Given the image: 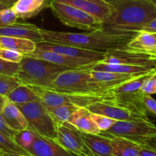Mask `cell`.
<instances>
[{
  "label": "cell",
  "mask_w": 156,
  "mask_h": 156,
  "mask_svg": "<svg viewBox=\"0 0 156 156\" xmlns=\"http://www.w3.org/2000/svg\"><path fill=\"white\" fill-rule=\"evenodd\" d=\"M0 156H1V155H0Z\"/></svg>",
  "instance_id": "cell-49"
},
{
  "label": "cell",
  "mask_w": 156,
  "mask_h": 156,
  "mask_svg": "<svg viewBox=\"0 0 156 156\" xmlns=\"http://www.w3.org/2000/svg\"><path fill=\"white\" fill-rule=\"evenodd\" d=\"M6 9V8L5 7V6H3L2 5L0 4V9Z\"/></svg>",
  "instance_id": "cell-46"
},
{
  "label": "cell",
  "mask_w": 156,
  "mask_h": 156,
  "mask_svg": "<svg viewBox=\"0 0 156 156\" xmlns=\"http://www.w3.org/2000/svg\"><path fill=\"white\" fill-rule=\"evenodd\" d=\"M20 82L15 77L0 74V94L7 96L14 88L20 85Z\"/></svg>",
  "instance_id": "cell-30"
},
{
  "label": "cell",
  "mask_w": 156,
  "mask_h": 156,
  "mask_svg": "<svg viewBox=\"0 0 156 156\" xmlns=\"http://www.w3.org/2000/svg\"><path fill=\"white\" fill-rule=\"evenodd\" d=\"M56 126L69 123L72 114L78 109V107L72 105H60L56 107H46Z\"/></svg>",
  "instance_id": "cell-28"
},
{
  "label": "cell",
  "mask_w": 156,
  "mask_h": 156,
  "mask_svg": "<svg viewBox=\"0 0 156 156\" xmlns=\"http://www.w3.org/2000/svg\"><path fill=\"white\" fill-rule=\"evenodd\" d=\"M143 75H130L105 71H90V83L97 91L106 92L126 82Z\"/></svg>",
  "instance_id": "cell-13"
},
{
  "label": "cell",
  "mask_w": 156,
  "mask_h": 156,
  "mask_svg": "<svg viewBox=\"0 0 156 156\" xmlns=\"http://www.w3.org/2000/svg\"><path fill=\"white\" fill-rule=\"evenodd\" d=\"M139 32H147L150 34H156V17L146 23L142 27Z\"/></svg>",
  "instance_id": "cell-39"
},
{
  "label": "cell",
  "mask_w": 156,
  "mask_h": 156,
  "mask_svg": "<svg viewBox=\"0 0 156 156\" xmlns=\"http://www.w3.org/2000/svg\"><path fill=\"white\" fill-rule=\"evenodd\" d=\"M146 1H148L149 2H150L151 4L153 5L156 8V0H146Z\"/></svg>",
  "instance_id": "cell-45"
},
{
  "label": "cell",
  "mask_w": 156,
  "mask_h": 156,
  "mask_svg": "<svg viewBox=\"0 0 156 156\" xmlns=\"http://www.w3.org/2000/svg\"><path fill=\"white\" fill-rule=\"evenodd\" d=\"M84 11L103 22L111 15L114 5L104 0H58Z\"/></svg>",
  "instance_id": "cell-17"
},
{
  "label": "cell",
  "mask_w": 156,
  "mask_h": 156,
  "mask_svg": "<svg viewBox=\"0 0 156 156\" xmlns=\"http://www.w3.org/2000/svg\"><path fill=\"white\" fill-rule=\"evenodd\" d=\"M87 109L91 113L106 116L117 121H149L147 113L140 112L115 103L114 101L95 102L88 106Z\"/></svg>",
  "instance_id": "cell-11"
},
{
  "label": "cell",
  "mask_w": 156,
  "mask_h": 156,
  "mask_svg": "<svg viewBox=\"0 0 156 156\" xmlns=\"http://www.w3.org/2000/svg\"><path fill=\"white\" fill-rule=\"evenodd\" d=\"M141 89L146 94H156V73L146 78L142 85Z\"/></svg>",
  "instance_id": "cell-36"
},
{
  "label": "cell",
  "mask_w": 156,
  "mask_h": 156,
  "mask_svg": "<svg viewBox=\"0 0 156 156\" xmlns=\"http://www.w3.org/2000/svg\"><path fill=\"white\" fill-rule=\"evenodd\" d=\"M0 155L1 156H31V155H22V154H18V153H9V152H1V151H0Z\"/></svg>",
  "instance_id": "cell-43"
},
{
  "label": "cell",
  "mask_w": 156,
  "mask_h": 156,
  "mask_svg": "<svg viewBox=\"0 0 156 156\" xmlns=\"http://www.w3.org/2000/svg\"><path fill=\"white\" fill-rule=\"evenodd\" d=\"M111 138L113 156H140L141 145L120 136Z\"/></svg>",
  "instance_id": "cell-24"
},
{
  "label": "cell",
  "mask_w": 156,
  "mask_h": 156,
  "mask_svg": "<svg viewBox=\"0 0 156 156\" xmlns=\"http://www.w3.org/2000/svg\"><path fill=\"white\" fill-rule=\"evenodd\" d=\"M16 15L12 9H0V27L11 25L17 21Z\"/></svg>",
  "instance_id": "cell-34"
},
{
  "label": "cell",
  "mask_w": 156,
  "mask_h": 156,
  "mask_svg": "<svg viewBox=\"0 0 156 156\" xmlns=\"http://www.w3.org/2000/svg\"><path fill=\"white\" fill-rule=\"evenodd\" d=\"M49 7L53 15L68 27L88 31L102 30V21L74 6L58 0H51Z\"/></svg>",
  "instance_id": "cell-6"
},
{
  "label": "cell",
  "mask_w": 156,
  "mask_h": 156,
  "mask_svg": "<svg viewBox=\"0 0 156 156\" xmlns=\"http://www.w3.org/2000/svg\"><path fill=\"white\" fill-rule=\"evenodd\" d=\"M91 112L87 108H79L69 119V123L79 129L80 132L91 134H100L101 129L91 117Z\"/></svg>",
  "instance_id": "cell-22"
},
{
  "label": "cell",
  "mask_w": 156,
  "mask_h": 156,
  "mask_svg": "<svg viewBox=\"0 0 156 156\" xmlns=\"http://www.w3.org/2000/svg\"><path fill=\"white\" fill-rule=\"evenodd\" d=\"M84 141L93 156H113L111 138L101 134L81 132Z\"/></svg>",
  "instance_id": "cell-21"
},
{
  "label": "cell",
  "mask_w": 156,
  "mask_h": 156,
  "mask_svg": "<svg viewBox=\"0 0 156 156\" xmlns=\"http://www.w3.org/2000/svg\"><path fill=\"white\" fill-rule=\"evenodd\" d=\"M26 151L31 156H75L60 146L56 140L36 132L31 144Z\"/></svg>",
  "instance_id": "cell-15"
},
{
  "label": "cell",
  "mask_w": 156,
  "mask_h": 156,
  "mask_svg": "<svg viewBox=\"0 0 156 156\" xmlns=\"http://www.w3.org/2000/svg\"><path fill=\"white\" fill-rule=\"evenodd\" d=\"M152 54H155L156 55V50H154V51L152 52Z\"/></svg>",
  "instance_id": "cell-47"
},
{
  "label": "cell",
  "mask_w": 156,
  "mask_h": 156,
  "mask_svg": "<svg viewBox=\"0 0 156 156\" xmlns=\"http://www.w3.org/2000/svg\"><path fill=\"white\" fill-rule=\"evenodd\" d=\"M99 62L141 66L156 69V55L124 47L108 51Z\"/></svg>",
  "instance_id": "cell-10"
},
{
  "label": "cell",
  "mask_w": 156,
  "mask_h": 156,
  "mask_svg": "<svg viewBox=\"0 0 156 156\" xmlns=\"http://www.w3.org/2000/svg\"><path fill=\"white\" fill-rule=\"evenodd\" d=\"M34 137V131L27 129L17 132L13 140L18 146L26 150V149L31 144Z\"/></svg>",
  "instance_id": "cell-31"
},
{
  "label": "cell",
  "mask_w": 156,
  "mask_h": 156,
  "mask_svg": "<svg viewBox=\"0 0 156 156\" xmlns=\"http://www.w3.org/2000/svg\"><path fill=\"white\" fill-rule=\"evenodd\" d=\"M126 47L152 53L156 50V37L155 34L139 32L129 41Z\"/></svg>",
  "instance_id": "cell-26"
},
{
  "label": "cell",
  "mask_w": 156,
  "mask_h": 156,
  "mask_svg": "<svg viewBox=\"0 0 156 156\" xmlns=\"http://www.w3.org/2000/svg\"><path fill=\"white\" fill-rule=\"evenodd\" d=\"M41 32L45 42L66 44L103 53L126 47L129 41L137 34L111 33L104 30L87 33H71L41 28Z\"/></svg>",
  "instance_id": "cell-1"
},
{
  "label": "cell",
  "mask_w": 156,
  "mask_h": 156,
  "mask_svg": "<svg viewBox=\"0 0 156 156\" xmlns=\"http://www.w3.org/2000/svg\"><path fill=\"white\" fill-rule=\"evenodd\" d=\"M105 136H120L147 145L156 143V125L149 121H117L108 130L101 132Z\"/></svg>",
  "instance_id": "cell-5"
},
{
  "label": "cell",
  "mask_w": 156,
  "mask_h": 156,
  "mask_svg": "<svg viewBox=\"0 0 156 156\" xmlns=\"http://www.w3.org/2000/svg\"><path fill=\"white\" fill-rule=\"evenodd\" d=\"M23 57H24V55L19 52L9 50V49L0 48V58L5 60L20 63Z\"/></svg>",
  "instance_id": "cell-35"
},
{
  "label": "cell",
  "mask_w": 156,
  "mask_h": 156,
  "mask_svg": "<svg viewBox=\"0 0 156 156\" xmlns=\"http://www.w3.org/2000/svg\"><path fill=\"white\" fill-rule=\"evenodd\" d=\"M20 68V64L0 58V74L15 77Z\"/></svg>",
  "instance_id": "cell-32"
},
{
  "label": "cell",
  "mask_w": 156,
  "mask_h": 156,
  "mask_svg": "<svg viewBox=\"0 0 156 156\" xmlns=\"http://www.w3.org/2000/svg\"><path fill=\"white\" fill-rule=\"evenodd\" d=\"M91 69L96 70V71L111 72V73L130 75H146L156 73L155 69L151 68V67L128 65V64L103 63V62H99L94 64Z\"/></svg>",
  "instance_id": "cell-23"
},
{
  "label": "cell",
  "mask_w": 156,
  "mask_h": 156,
  "mask_svg": "<svg viewBox=\"0 0 156 156\" xmlns=\"http://www.w3.org/2000/svg\"><path fill=\"white\" fill-rule=\"evenodd\" d=\"M28 87L39 96L41 101L45 107L72 105L78 108H87L95 102L114 101V98L107 91L100 94H65L51 91L44 87L30 85Z\"/></svg>",
  "instance_id": "cell-4"
},
{
  "label": "cell",
  "mask_w": 156,
  "mask_h": 156,
  "mask_svg": "<svg viewBox=\"0 0 156 156\" xmlns=\"http://www.w3.org/2000/svg\"><path fill=\"white\" fill-rule=\"evenodd\" d=\"M15 76L21 85L47 88L59 73L74 69L62 66L49 61L24 56Z\"/></svg>",
  "instance_id": "cell-3"
},
{
  "label": "cell",
  "mask_w": 156,
  "mask_h": 156,
  "mask_svg": "<svg viewBox=\"0 0 156 156\" xmlns=\"http://www.w3.org/2000/svg\"><path fill=\"white\" fill-rule=\"evenodd\" d=\"M56 141L75 156H93L82 138V133L71 123L56 126Z\"/></svg>",
  "instance_id": "cell-12"
},
{
  "label": "cell",
  "mask_w": 156,
  "mask_h": 156,
  "mask_svg": "<svg viewBox=\"0 0 156 156\" xmlns=\"http://www.w3.org/2000/svg\"><path fill=\"white\" fill-rule=\"evenodd\" d=\"M0 36L14 37L30 40L36 44L44 42L41 28L27 23H14L6 27H0Z\"/></svg>",
  "instance_id": "cell-18"
},
{
  "label": "cell",
  "mask_w": 156,
  "mask_h": 156,
  "mask_svg": "<svg viewBox=\"0 0 156 156\" xmlns=\"http://www.w3.org/2000/svg\"><path fill=\"white\" fill-rule=\"evenodd\" d=\"M0 48L15 50L27 56L36 50L37 44L25 38L0 36Z\"/></svg>",
  "instance_id": "cell-25"
},
{
  "label": "cell",
  "mask_w": 156,
  "mask_h": 156,
  "mask_svg": "<svg viewBox=\"0 0 156 156\" xmlns=\"http://www.w3.org/2000/svg\"><path fill=\"white\" fill-rule=\"evenodd\" d=\"M6 97L8 100L15 105H21L31 101H41L39 96L31 88L24 85H20L14 88Z\"/></svg>",
  "instance_id": "cell-27"
},
{
  "label": "cell",
  "mask_w": 156,
  "mask_h": 156,
  "mask_svg": "<svg viewBox=\"0 0 156 156\" xmlns=\"http://www.w3.org/2000/svg\"><path fill=\"white\" fill-rule=\"evenodd\" d=\"M153 73L143 75L136 78L116 88L108 90L107 92L114 98V101L115 103L135 111L147 113L143 103L144 92L142 91L141 88L146 78Z\"/></svg>",
  "instance_id": "cell-9"
},
{
  "label": "cell",
  "mask_w": 156,
  "mask_h": 156,
  "mask_svg": "<svg viewBox=\"0 0 156 156\" xmlns=\"http://www.w3.org/2000/svg\"><path fill=\"white\" fill-rule=\"evenodd\" d=\"M7 100H8L7 97H5V96L1 95V94H0V114H1L2 111L3 107H4L5 104L6 103Z\"/></svg>",
  "instance_id": "cell-42"
},
{
  "label": "cell",
  "mask_w": 156,
  "mask_h": 156,
  "mask_svg": "<svg viewBox=\"0 0 156 156\" xmlns=\"http://www.w3.org/2000/svg\"><path fill=\"white\" fill-rule=\"evenodd\" d=\"M31 57L37 58V59H44L49 61L53 63L62 66L69 67L74 69H91L94 64L98 62L90 59H82V58H76L66 55L60 54V53H54L50 51H44L36 49L33 53L27 55Z\"/></svg>",
  "instance_id": "cell-14"
},
{
  "label": "cell",
  "mask_w": 156,
  "mask_h": 156,
  "mask_svg": "<svg viewBox=\"0 0 156 156\" xmlns=\"http://www.w3.org/2000/svg\"><path fill=\"white\" fill-rule=\"evenodd\" d=\"M0 132L2 133L5 135L8 136L10 137V138L12 139H14L15 133H17L15 132V131L12 130V129H10V128L5 124V123L4 122L3 119L2 118L1 115H0Z\"/></svg>",
  "instance_id": "cell-40"
},
{
  "label": "cell",
  "mask_w": 156,
  "mask_h": 156,
  "mask_svg": "<svg viewBox=\"0 0 156 156\" xmlns=\"http://www.w3.org/2000/svg\"><path fill=\"white\" fill-rule=\"evenodd\" d=\"M0 151L9 153H18L22 155H30L27 151L18 146L13 139L0 132Z\"/></svg>",
  "instance_id": "cell-29"
},
{
  "label": "cell",
  "mask_w": 156,
  "mask_h": 156,
  "mask_svg": "<svg viewBox=\"0 0 156 156\" xmlns=\"http://www.w3.org/2000/svg\"><path fill=\"white\" fill-rule=\"evenodd\" d=\"M16 105L27 120L29 129L41 136L56 140V125L42 102L31 101Z\"/></svg>",
  "instance_id": "cell-8"
},
{
  "label": "cell",
  "mask_w": 156,
  "mask_h": 156,
  "mask_svg": "<svg viewBox=\"0 0 156 156\" xmlns=\"http://www.w3.org/2000/svg\"><path fill=\"white\" fill-rule=\"evenodd\" d=\"M104 1H105L106 2L109 3V4L114 5L117 4V3H118V2H120L123 1V0H104Z\"/></svg>",
  "instance_id": "cell-44"
},
{
  "label": "cell",
  "mask_w": 156,
  "mask_h": 156,
  "mask_svg": "<svg viewBox=\"0 0 156 156\" xmlns=\"http://www.w3.org/2000/svg\"><path fill=\"white\" fill-rule=\"evenodd\" d=\"M37 49L40 50H44V51L54 52V53L72 56V57L90 59V60H94L98 62L101 61L105 56V53H103L85 50V49L73 47V46L53 44V43H48L45 41L37 44Z\"/></svg>",
  "instance_id": "cell-16"
},
{
  "label": "cell",
  "mask_w": 156,
  "mask_h": 156,
  "mask_svg": "<svg viewBox=\"0 0 156 156\" xmlns=\"http://www.w3.org/2000/svg\"><path fill=\"white\" fill-rule=\"evenodd\" d=\"M51 0H18L11 9L17 18L27 20L35 17L44 9L49 7Z\"/></svg>",
  "instance_id": "cell-20"
},
{
  "label": "cell",
  "mask_w": 156,
  "mask_h": 156,
  "mask_svg": "<svg viewBox=\"0 0 156 156\" xmlns=\"http://www.w3.org/2000/svg\"><path fill=\"white\" fill-rule=\"evenodd\" d=\"M140 156H156V143L141 145Z\"/></svg>",
  "instance_id": "cell-38"
},
{
  "label": "cell",
  "mask_w": 156,
  "mask_h": 156,
  "mask_svg": "<svg viewBox=\"0 0 156 156\" xmlns=\"http://www.w3.org/2000/svg\"><path fill=\"white\" fill-rule=\"evenodd\" d=\"M91 117L101 132L108 130L117 122V120H114V119H111L106 116L101 115V114H94V113H91Z\"/></svg>",
  "instance_id": "cell-33"
},
{
  "label": "cell",
  "mask_w": 156,
  "mask_h": 156,
  "mask_svg": "<svg viewBox=\"0 0 156 156\" xmlns=\"http://www.w3.org/2000/svg\"><path fill=\"white\" fill-rule=\"evenodd\" d=\"M5 124L15 132L29 129L27 120L15 104L7 100L1 114Z\"/></svg>",
  "instance_id": "cell-19"
},
{
  "label": "cell",
  "mask_w": 156,
  "mask_h": 156,
  "mask_svg": "<svg viewBox=\"0 0 156 156\" xmlns=\"http://www.w3.org/2000/svg\"><path fill=\"white\" fill-rule=\"evenodd\" d=\"M156 17V8L146 0H123L102 22V30L117 34H138L143 26Z\"/></svg>",
  "instance_id": "cell-2"
},
{
  "label": "cell",
  "mask_w": 156,
  "mask_h": 156,
  "mask_svg": "<svg viewBox=\"0 0 156 156\" xmlns=\"http://www.w3.org/2000/svg\"><path fill=\"white\" fill-rule=\"evenodd\" d=\"M143 103L147 112L149 111L156 115V100L151 96V94L144 93L143 96Z\"/></svg>",
  "instance_id": "cell-37"
},
{
  "label": "cell",
  "mask_w": 156,
  "mask_h": 156,
  "mask_svg": "<svg viewBox=\"0 0 156 156\" xmlns=\"http://www.w3.org/2000/svg\"><path fill=\"white\" fill-rule=\"evenodd\" d=\"M18 0H0V4L2 5L6 9H11Z\"/></svg>",
  "instance_id": "cell-41"
},
{
  "label": "cell",
  "mask_w": 156,
  "mask_h": 156,
  "mask_svg": "<svg viewBox=\"0 0 156 156\" xmlns=\"http://www.w3.org/2000/svg\"><path fill=\"white\" fill-rule=\"evenodd\" d=\"M91 69H69L62 72L46 88L65 94H100L90 83Z\"/></svg>",
  "instance_id": "cell-7"
},
{
  "label": "cell",
  "mask_w": 156,
  "mask_h": 156,
  "mask_svg": "<svg viewBox=\"0 0 156 156\" xmlns=\"http://www.w3.org/2000/svg\"><path fill=\"white\" fill-rule=\"evenodd\" d=\"M155 37H156V34H155Z\"/></svg>",
  "instance_id": "cell-48"
}]
</instances>
